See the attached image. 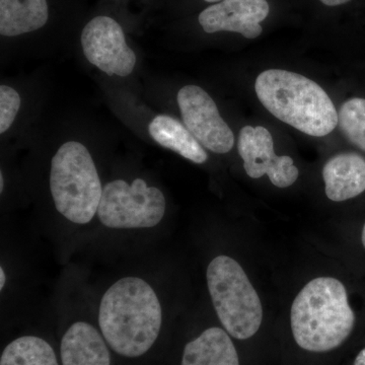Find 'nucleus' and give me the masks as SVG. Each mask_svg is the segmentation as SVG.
Instances as JSON below:
<instances>
[{"mask_svg": "<svg viewBox=\"0 0 365 365\" xmlns=\"http://www.w3.org/2000/svg\"><path fill=\"white\" fill-rule=\"evenodd\" d=\"M4 175H2V173H1V174H0V192H1V193H2V191H4Z\"/></svg>", "mask_w": 365, "mask_h": 365, "instance_id": "22", "label": "nucleus"}, {"mask_svg": "<svg viewBox=\"0 0 365 365\" xmlns=\"http://www.w3.org/2000/svg\"><path fill=\"white\" fill-rule=\"evenodd\" d=\"M338 124L346 138L365 151V98L346 101L338 113Z\"/></svg>", "mask_w": 365, "mask_h": 365, "instance_id": "17", "label": "nucleus"}, {"mask_svg": "<svg viewBox=\"0 0 365 365\" xmlns=\"http://www.w3.org/2000/svg\"><path fill=\"white\" fill-rule=\"evenodd\" d=\"M237 150L244 169L252 179L267 175L274 186L287 188L299 178V169L288 155H277L272 134L263 126H245L240 132Z\"/></svg>", "mask_w": 365, "mask_h": 365, "instance_id": "9", "label": "nucleus"}, {"mask_svg": "<svg viewBox=\"0 0 365 365\" xmlns=\"http://www.w3.org/2000/svg\"><path fill=\"white\" fill-rule=\"evenodd\" d=\"M50 190L55 207L64 217L86 225L98 213L102 185L90 151L83 144H62L52 158Z\"/></svg>", "mask_w": 365, "mask_h": 365, "instance_id": "4", "label": "nucleus"}, {"mask_svg": "<svg viewBox=\"0 0 365 365\" xmlns=\"http://www.w3.org/2000/svg\"><path fill=\"white\" fill-rule=\"evenodd\" d=\"M162 322L157 294L141 278L117 281L101 302L98 324L103 336L123 356L139 357L148 352L158 339Z\"/></svg>", "mask_w": 365, "mask_h": 365, "instance_id": "1", "label": "nucleus"}, {"mask_svg": "<svg viewBox=\"0 0 365 365\" xmlns=\"http://www.w3.org/2000/svg\"><path fill=\"white\" fill-rule=\"evenodd\" d=\"M353 365H365V347L356 355Z\"/></svg>", "mask_w": 365, "mask_h": 365, "instance_id": "20", "label": "nucleus"}, {"mask_svg": "<svg viewBox=\"0 0 365 365\" xmlns=\"http://www.w3.org/2000/svg\"><path fill=\"white\" fill-rule=\"evenodd\" d=\"M206 2H210V4H217V2L222 1V0H204Z\"/></svg>", "mask_w": 365, "mask_h": 365, "instance_id": "24", "label": "nucleus"}, {"mask_svg": "<svg viewBox=\"0 0 365 365\" xmlns=\"http://www.w3.org/2000/svg\"><path fill=\"white\" fill-rule=\"evenodd\" d=\"M4 284H6V273L4 268H1L0 269V289H4Z\"/></svg>", "mask_w": 365, "mask_h": 365, "instance_id": "21", "label": "nucleus"}, {"mask_svg": "<svg viewBox=\"0 0 365 365\" xmlns=\"http://www.w3.org/2000/svg\"><path fill=\"white\" fill-rule=\"evenodd\" d=\"M63 365H110L111 356L97 329L85 322L73 324L61 341Z\"/></svg>", "mask_w": 365, "mask_h": 365, "instance_id": "12", "label": "nucleus"}, {"mask_svg": "<svg viewBox=\"0 0 365 365\" xmlns=\"http://www.w3.org/2000/svg\"><path fill=\"white\" fill-rule=\"evenodd\" d=\"M165 212V198L143 179L132 184L123 180L108 182L103 188L98 208L100 222L110 228L153 227Z\"/></svg>", "mask_w": 365, "mask_h": 365, "instance_id": "6", "label": "nucleus"}, {"mask_svg": "<svg viewBox=\"0 0 365 365\" xmlns=\"http://www.w3.org/2000/svg\"><path fill=\"white\" fill-rule=\"evenodd\" d=\"M48 18L46 0H0V34L4 37L39 30Z\"/></svg>", "mask_w": 365, "mask_h": 365, "instance_id": "14", "label": "nucleus"}, {"mask_svg": "<svg viewBox=\"0 0 365 365\" xmlns=\"http://www.w3.org/2000/svg\"><path fill=\"white\" fill-rule=\"evenodd\" d=\"M0 365H59L49 343L36 336H24L9 343Z\"/></svg>", "mask_w": 365, "mask_h": 365, "instance_id": "16", "label": "nucleus"}, {"mask_svg": "<svg viewBox=\"0 0 365 365\" xmlns=\"http://www.w3.org/2000/svg\"><path fill=\"white\" fill-rule=\"evenodd\" d=\"M326 195L334 202L355 198L365 191V158L354 153L331 158L323 168Z\"/></svg>", "mask_w": 365, "mask_h": 365, "instance_id": "11", "label": "nucleus"}, {"mask_svg": "<svg viewBox=\"0 0 365 365\" xmlns=\"http://www.w3.org/2000/svg\"><path fill=\"white\" fill-rule=\"evenodd\" d=\"M361 241H362V245H364V247L365 249V225L364 227V230H362Z\"/></svg>", "mask_w": 365, "mask_h": 365, "instance_id": "23", "label": "nucleus"}, {"mask_svg": "<svg viewBox=\"0 0 365 365\" xmlns=\"http://www.w3.org/2000/svg\"><path fill=\"white\" fill-rule=\"evenodd\" d=\"M185 126L201 145L215 153H227L235 145L234 132L220 116L213 98L203 88L186 86L178 93Z\"/></svg>", "mask_w": 365, "mask_h": 365, "instance_id": "7", "label": "nucleus"}, {"mask_svg": "<svg viewBox=\"0 0 365 365\" xmlns=\"http://www.w3.org/2000/svg\"><path fill=\"white\" fill-rule=\"evenodd\" d=\"M255 91L274 117L307 135H328L338 125V112L328 93L297 72L263 71L256 79Z\"/></svg>", "mask_w": 365, "mask_h": 365, "instance_id": "3", "label": "nucleus"}, {"mask_svg": "<svg viewBox=\"0 0 365 365\" xmlns=\"http://www.w3.org/2000/svg\"><path fill=\"white\" fill-rule=\"evenodd\" d=\"M148 131L163 148H169L191 162L201 165L208 160V155L200 143L185 124L175 118L158 115L150 122Z\"/></svg>", "mask_w": 365, "mask_h": 365, "instance_id": "15", "label": "nucleus"}, {"mask_svg": "<svg viewBox=\"0 0 365 365\" xmlns=\"http://www.w3.org/2000/svg\"><path fill=\"white\" fill-rule=\"evenodd\" d=\"M290 323L302 349L323 353L340 347L355 326L344 284L333 277H318L307 283L292 304Z\"/></svg>", "mask_w": 365, "mask_h": 365, "instance_id": "2", "label": "nucleus"}, {"mask_svg": "<svg viewBox=\"0 0 365 365\" xmlns=\"http://www.w3.org/2000/svg\"><path fill=\"white\" fill-rule=\"evenodd\" d=\"M86 59L108 76H128L136 64V55L127 45L123 29L110 16H96L81 33Z\"/></svg>", "mask_w": 365, "mask_h": 365, "instance_id": "8", "label": "nucleus"}, {"mask_svg": "<svg viewBox=\"0 0 365 365\" xmlns=\"http://www.w3.org/2000/svg\"><path fill=\"white\" fill-rule=\"evenodd\" d=\"M206 277L225 331L237 340L253 337L262 325L263 307L242 266L230 257L218 256L209 264Z\"/></svg>", "mask_w": 365, "mask_h": 365, "instance_id": "5", "label": "nucleus"}, {"mask_svg": "<svg viewBox=\"0 0 365 365\" xmlns=\"http://www.w3.org/2000/svg\"><path fill=\"white\" fill-rule=\"evenodd\" d=\"M21 108V97L11 86H0V133L9 130Z\"/></svg>", "mask_w": 365, "mask_h": 365, "instance_id": "18", "label": "nucleus"}, {"mask_svg": "<svg viewBox=\"0 0 365 365\" xmlns=\"http://www.w3.org/2000/svg\"><path fill=\"white\" fill-rule=\"evenodd\" d=\"M319 1L327 6H338L347 4L350 0H319Z\"/></svg>", "mask_w": 365, "mask_h": 365, "instance_id": "19", "label": "nucleus"}, {"mask_svg": "<svg viewBox=\"0 0 365 365\" xmlns=\"http://www.w3.org/2000/svg\"><path fill=\"white\" fill-rule=\"evenodd\" d=\"M267 0H222L199 14L204 32H235L247 39H256L263 32L260 24L267 19Z\"/></svg>", "mask_w": 365, "mask_h": 365, "instance_id": "10", "label": "nucleus"}, {"mask_svg": "<svg viewBox=\"0 0 365 365\" xmlns=\"http://www.w3.org/2000/svg\"><path fill=\"white\" fill-rule=\"evenodd\" d=\"M181 365H240V359L227 331L212 327L186 345Z\"/></svg>", "mask_w": 365, "mask_h": 365, "instance_id": "13", "label": "nucleus"}]
</instances>
